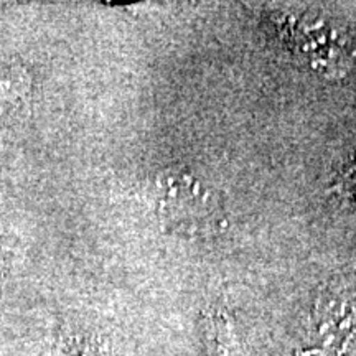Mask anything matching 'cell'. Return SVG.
<instances>
[{"instance_id":"cell-2","label":"cell","mask_w":356,"mask_h":356,"mask_svg":"<svg viewBox=\"0 0 356 356\" xmlns=\"http://www.w3.org/2000/svg\"><path fill=\"white\" fill-rule=\"evenodd\" d=\"M207 337L211 356H243L233 328L225 315H211L207 325Z\"/></svg>"},{"instance_id":"cell-3","label":"cell","mask_w":356,"mask_h":356,"mask_svg":"<svg viewBox=\"0 0 356 356\" xmlns=\"http://www.w3.org/2000/svg\"><path fill=\"white\" fill-rule=\"evenodd\" d=\"M26 88V76L24 73H15L13 68L0 66V101H10L20 96Z\"/></svg>"},{"instance_id":"cell-1","label":"cell","mask_w":356,"mask_h":356,"mask_svg":"<svg viewBox=\"0 0 356 356\" xmlns=\"http://www.w3.org/2000/svg\"><path fill=\"white\" fill-rule=\"evenodd\" d=\"M157 210L163 229L185 238L215 236L228 225L220 195L188 173L160 175Z\"/></svg>"}]
</instances>
